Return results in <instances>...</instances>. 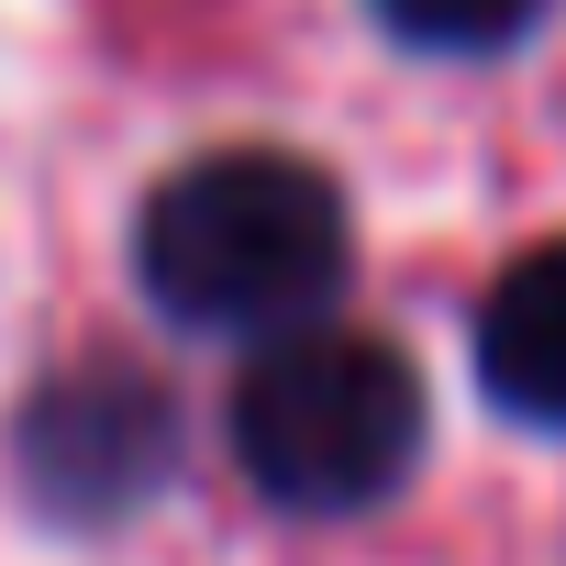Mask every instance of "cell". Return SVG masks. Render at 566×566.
I'll return each mask as SVG.
<instances>
[{"label": "cell", "mask_w": 566, "mask_h": 566, "mask_svg": "<svg viewBox=\"0 0 566 566\" xmlns=\"http://www.w3.org/2000/svg\"><path fill=\"white\" fill-rule=\"evenodd\" d=\"M345 266V189L277 145H211L134 211V277L178 334H290L334 312Z\"/></svg>", "instance_id": "cell-1"}, {"label": "cell", "mask_w": 566, "mask_h": 566, "mask_svg": "<svg viewBox=\"0 0 566 566\" xmlns=\"http://www.w3.org/2000/svg\"><path fill=\"white\" fill-rule=\"evenodd\" d=\"M233 467L301 522H345L378 511L411 467H422V378L389 334H345V323H290L255 334L244 378H233Z\"/></svg>", "instance_id": "cell-2"}, {"label": "cell", "mask_w": 566, "mask_h": 566, "mask_svg": "<svg viewBox=\"0 0 566 566\" xmlns=\"http://www.w3.org/2000/svg\"><path fill=\"white\" fill-rule=\"evenodd\" d=\"M178 467V411L134 367H78L23 411V478L56 522H123Z\"/></svg>", "instance_id": "cell-3"}, {"label": "cell", "mask_w": 566, "mask_h": 566, "mask_svg": "<svg viewBox=\"0 0 566 566\" xmlns=\"http://www.w3.org/2000/svg\"><path fill=\"white\" fill-rule=\"evenodd\" d=\"M478 389L511 422L566 433V233L522 244L478 301Z\"/></svg>", "instance_id": "cell-4"}, {"label": "cell", "mask_w": 566, "mask_h": 566, "mask_svg": "<svg viewBox=\"0 0 566 566\" xmlns=\"http://www.w3.org/2000/svg\"><path fill=\"white\" fill-rule=\"evenodd\" d=\"M367 12L422 56H500L544 23V0H367Z\"/></svg>", "instance_id": "cell-5"}]
</instances>
